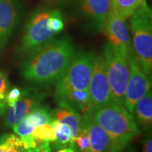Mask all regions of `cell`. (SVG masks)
I'll return each instance as SVG.
<instances>
[{
	"label": "cell",
	"mask_w": 152,
	"mask_h": 152,
	"mask_svg": "<svg viewBox=\"0 0 152 152\" xmlns=\"http://www.w3.org/2000/svg\"><path fill=\"white\" fill-rule=\"evenodd\" d=\"M78 12L90 28L103 31L104 24L111 12L110 0H77Z\"/></svg>",
	"instance_id": "12"
},
{
	"label": "cell",
	"mask_w": 152,
	"mask_h": 152,
	"mask_svg": "<svg viewBox=\"0 0 152 152\" xmlns=\"http://www.w3.org/2000/svg\"><path fill=\"white\" fill-rule=\"evenodd\" d=\"M88 91L91 111L114 102L102 55L95 54Z\"/></svg>",
	"instance_id": "7"
},
{
	"label": "cell",
	"mask_w": 152,
	"mask_h": 152,
	"mask_svg": "<svg viewBox=\"0 0 152 152\" xmlns=\"http://www.w3.org/2000/svg\"><path fill=\"white\" fill-rule=\"evenodd\" d=\"M96 123L104 129L111 140L109 152H122L141 131L133 115L124 106L113 102L91 111Z\"/></svg>",
	"instance_id": "2"
},
{
	"label": "cell",
	"mask_w": 152,
	"mask_h": 152,
	"mask_svg": "<svg viewBox=\"0 0 152 152\" xmlns=\"http://www.w3.org/2000/svg\"><path fill=\"white\" fill-rule=\"evenodd\" d=\"M73 144L75 152H91L88 129L83 117L79 132L73 138Z\"/></svg>",
	"instance_id": "20"
},
{
	"label": "cell",
	"mask_w": 152,
	"mask_h": 152,
	"mask_svg": "<svg viewBox=\"0 0 152 152\" xmlns=\"http://www.w3.org/2000/svg\"><path fill=\"white\" fill-rule=\"evenodd\" d=\"M30 135L49 142H53L56 140L53 123H46L42 125H38L33 129Z\"/></svg>",
	"instance_id": "21"
},
{
	"label": "cell",
	"mask_w": 152,
	"mask_h": 152,
	"mask_svg": "<svg viewBox=\"0 0 152 152\" xmlns=\"http://www.w3.org/2000/svg\"><path fill=\"white\" fill-rule=\"evenodd\" d=\"M102 56L114 102L123 106L130 75L128 56L108 42L104 46Z\"/></svg>",
	"instance_id": "5"
},
{
	"label": "cell",
	"mask_w": 152,
	"mask_h": 152,
	"mask_svg": "<svg viewBox=\"0 0 152 152\" xmlns=\"http://www.w3.org/2000/svg\"><path fill=\"white\" fill-rule=\"evenodd\" d=\"M132 115L140 130L145 132L151 131L152 125L151 89L148 90L137 102Z\"/></svg>",
	"instance_id": "15"
},
{
	"label": "cell",
	"mask_w": 152,
	"mask_h": 152,
	"mask_svg": "<svg viewBox=\"0 0 152 152\" xmlns=\"http://www.w3.org/2000/svg\"><path fill=\"white\" fill-rule=\"evenodd\" d=\"M0 152H27V150L18 135L7 133L0 136Z\"/></svg>",
	"instance_id": "19"
},
{
	"label": "cell",
	"mask_w": 152,
	"mask_h": 152,
	"mask_svg": "<svg viewBox=\"0 0 152 152\" xmlns=\"http://www.w3.org/2000/svg\"><path fill=\"white\" fill-rule=\"evenodd\" d=\"M22 90L18 87H14L11 90H9L6 96V102L8 108L12 107L14 104L18 102L20 96H21Z\"/></svg>",
	"instance_id": "24"
},
{
	"label": "cell",
	"mask_w": 152,
	"mask_h": 152,
	"mask_svg": "<svg viewBox=\"0 0 152 152\" xmlns=\"http://www.w3.org/2000/svg\"><path fill=\"white\" fill-rule=\"evenodd\" d=\"M111 12L126 20L146 0H110Z\"/></svg>",
	"instance_id": "18"
},
{
	"label": "cell",
	"mask_w": 152,
	"mask_h": 152,
	"mask_svg": "<svg viewBox=\"0 0 152 152\" xmlns=\"http://www.w3.org/2000/svg\"><path fill=\"white\" fill-rule=\"evenodd\" d=\"M143 152H152V137L151 131L146 132L143 140Z\"/></svg>",
	"instance_id": "26"
},
{
	"label": "cell",
	"mask_w": 152,
	"mask_h": 152,
	"mask_svg": "<svg viewBox=\"0 0 152 152\" xmlns=\"http://www.w3.org/2000/svg\"><path fill=\"white\" fill-rule=\"evenodd\" d=\"M46 123H53L52 110L42 104L30 111L12 128L15 134L22 138L30 134L34 128Z\"/></svg>",
	"instance_id": "13"
},
{
	"label": "cell",
	"mask_w": 152,
	"mask_h": 152,
	"mask_svg": "<svg viewBox=\"0 0 152 152\" xmlns=\"http://www.w3.org/2000/svg\"><path fill=\"white\" fill-rule=\"evenodd\" d=\"M94 57L95 54L86 51L75 53L65 72L55 85V100L70 91L88 90Z\"/></svg>",
	"instance_id": "4"
},
{
	"label": "cell",
	"mask_w": 152,
	"mask_h": 152,
	"mask_svg": "<svg viewBox=\"0 0 152 152\" xmlns=\"http://www.w3.org/2000/svg\"><path fill=\"white\" fill-rule=\"evenodd\" d=\"M128 61L130 75L123 106L132 115L137 102L151 89V78L143 71L133 52L129 55Z\"/></svg>",
	"instance_id": "8"
},
{
	"label": "cell",
	"mask_w": 152,
	"mask_h": 152,
	"mask_svg": "<svg viewBox=\"0 0 152 152\" xmlns=\"http://www.w3.org/2000/svg\"><path fill=\"white\" fill-rule=\"evenodd\" d=\"M88 129L91 152H109L111 140L104 129L94 121L91 113L82 115Z\"/></svg>",
	"instance_id": "14"
},
{
	"label": "cell",
	"mask_w": 152,
	"mask_h": 152,
	"mask_svg": "<svg viewBox=\"0 0 152 152\" xmlns=\"http://www.w3.org/2000/svg\"><path fill=\"white\" fill-rule=\"evenodd\" d=\"M47 26H48L49 29L54 32V33H56V35L64 30V20H63L61 14L58 9H54V12L52 13V14L48 19Z\"/></svg>",
	"instance_id": "23"
},
{
	"label": "cell",
	"mask_w": 152,
	"mask_h": 152,
	"mask_svg": "<svg viewBox=\"0 0 152 152\" xmlns=\"http://www.w3.org/2000/svg\"><path fill=\"white\" fill-rule=\"evenodd\" d=\"M53 121L61 122L69 125L72 130L77 135L82 122V115L75 110L67 106H58L52 110Z\"/></svg>",
	"instance_id": "17"
},
{
	"label": "cell",
	"mask_w": 152,
	"mask_h": 152,
	"mask_svg": "<svg viewBox=\"0 0 152 152\" xmlns=\"http://www.w3.org/2000/svg\"><path fill=\"white\" fill-rule=\"evenodd\" d=\"M54 9L40 8L30 15L26 22L18 53L25 56L56 35L47 26Z\"/></svg>",
	"instance_id": "6"
},
{
	"label": "cell",
	"mask_w": 152,
	"mask_h": 152,
	"mask_svg": "<svg viewBox=\"0 0 152 152\" xmlns=\"http://www.w3.org/2000/svg\"><path fill=\"white\" fill-rule=\"evenodd\" d=\"M46 97V93L37 89L26 88L22 90L21 96L18 102L6 112L5 126L12 128L30 111L42 105Z\"/></svg>",
	"instance_id": "9"
},
{
	"label": "cell",
	"mask_w": 152,
	"mask_h": 152,
	"mask_svg": "<svg viewBox=\"0 0 152 152\" xmlns=\"http://www.w3.org/2000/svg\"><path fill=\"white\" fill-rule=\"evenodd\" d=\"M19 0H0V54L4 52L22 17Z\"/></svg>",
	"instance_id": "10"
},
{
	"label": "cell",
	"mask_w": 152,
	"mask_h": 152,
	"mask_svg": "<svg viewBox=\"0 0 152 152\" xmlns=\"http://www.w3.org/2000/svg\"><path fill=\"white\" fill-rule=\"evenodd\" d=\"M9 90V81L7 74L0 71V115H4L9 109L6 96Z\"/></svg>",
	"instance_id": "22"
},
{
	"label": "cell",
	"mask_w": 152,
	"mask_h": 152,
	"mask_svg": "<svg viewBox=\"0 0 152 152\" xmlns=\"http://www.w3.org/2000/svg\"><path fill=\"white\" fill-rule=\"evenodd\" d=\"M126 149H125L124 150V151H123L122 152H132V151H127Z\"/></svg>",
	"instance_id": "27"
},
{
	"label": "cell",
	"mask_w": 152,
	"mask_h": 152,
	"mask_svg": "<svg viewBox=\"0 0 152 152\" xmlns=\"http://www.w3.org/2000/svg\"><path fill=\"white\" fill-rule=\"evenodd\" d=\"M27 152H52L50 142L45 141L39 146L27 150Z\"/></svg>",
	"instance_id": "25"
},
{
	"label": "cell",
	"mask_w": 152,
	"mask_h": 152,
	"mask_svg": "<svg viewBox=\"0 0 152 152\" xmlns=\"http://www.w3.org/2000/svg\"><path fill=\"white\" fill-rule=\"evenodd\" d=\"M69 36L54 37L26 55L20 66L23 78L40 86L55 85L75 53Z\"/></svg>",
	"instance_id": "1"
},
{
	"label": "cell",
	"mask_w": 152,
	"mask_h": 152,
	"mask_svg": "<svg viewBox=\"0 0 152 152\" xmlns=\"http://www.w3.org/2000/svg\"><path fill=\"white\" fill-rule=\"evenodd\" d=\"M58 106H67L80 114L85 115L91 111L88 90H72L56 100Z\"/></svg>",
	"instance_id": "16"
},
{
	"label": "cell",
	"mask_w": 152,
	"mask_h": 152,
	"mask_svg": "<svg viewBox=\"0 0 152 152\" xmlns=\"http://www.w3.org/2000/svg\"><path fill=\"white\" fill-rule=\"evenodd\" d=\"M132 51L143 71L152 75V11L144 1L128 18Z\"/></svg>",
	"instance_id": "3"
},
{
	"label": "cell",
	"mask_w": 152,
	"mask_h": 152,
	"mask_svg": "<svg viewBox=\"0 0 152 152\" xmlns=\"http://www.w3.org/2000/svg\"><path fill=\"white\" fill-rule=\"evenodd\" d=\"M103 31L108 38V42L112 46L128 56L133 52L130 32L124 19L110 12Z\"/></svg>",
	"instance_id": "11"
}]
</instances>
